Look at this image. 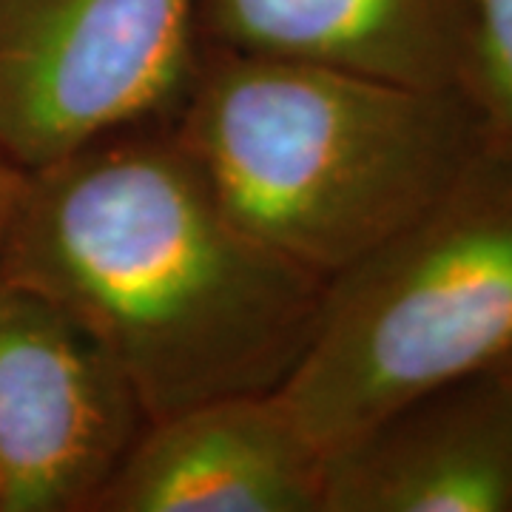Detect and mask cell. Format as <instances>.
Here are the masks:
<instances>
[{"mask_svg":"<svg viewBox=\"0 0 512 512\" xmlns=\"http://www.w3.org/2000/svg\"><path fill=\"white\" fill-rule=\"evenodd\" d=\"M0 276L94 333L148 421L279 390L328 288L225 211L171 126L134 128L23 174Z\"/></svg>","mask_w":512,"mask_h":512,"instance_id":"1","label":"cell"},{"mask_svg":"<svg viewBox=\"0 0 512 512\" xmlns=\"http://www.w3.org/2000/svg\"><path fill=\"white\" fill-rule=\"evenodd\" d=\"M171 128L251 237L328 282L424 214L484 148L458 89L217 49Z\"/></svg>","mask_w":512,"mask_h":512,"instance_id":"2","label":"cell"},{"mask_svg":"<svg viewBox=\"0 0 512 512\" xmlns=\"http://www.w3.org/2000/svg\"><path fill=\"white\" fill-rule=\"evenodd\" d=\"M512 367V157L481 148L439 200L325 288L276 390L322 456L433 387Z\"/></svg>","mask_w":512,"mask_h":512,"instance_id":"3","label":"cell"},{"mask_svg":"<svg viewBox=\"0 0 512 512\" xmlns=\"http://www.w3.org/2000/svg\"><path fill=\"white\" fill-rule=\"evenodd\" d=\"M202 55L197 0H0V157L29 174L171 126Z\"/></svg>","mask_w":512,"mask_h":512,"instance_id":"4","label":"cell"},{"mask_svg":"<svg viewBox=\"0 0 512 512\" xmlns=\"http://www.w3.org/2000/svg\"><path fill=\"white\" fill-rule=\"evenodd\" d=\"M146 424L94 333L0 276V512H92Z\"/></svg>","mask_w":512,"mask_h":512,"instance_id":"5","label":"cell"},{"mask_svg":"<svg viewBox=\"0 0 512 512\" xmlns=\"http://www.w3.org/2000/svg\"><path fill=\"white\" fill-rule=\"evenodd\" d=\"M92 512H325V456L274 393L148 421Z\"/></svg>","mask_w":512,"mask_h":512,"instance_id":"6","label":"cell"},{"mask_svg":"<svg viewBox=\"0 0 512 512\" xmlns=\"http://www.w3.org/2000/svg\"><path fill=\"white\" fill-rule=\"evenodd\" d=\"M325 512H512V367L419 393L325 453Z\"/></svg>","mask_w":512,"mask_h":512,"instance_id":"7","label":"cell"},{"mask_svg":"<svg viewBox=\"0 0 512 512\" xmlns=\"http://www.w3.org/2000/svg\"><path fill=\"white\" fill-rule=\"evenodd\" d=\"M197 26L217 52L458 89L470 0H197Z\"/></svg>","mask_w":512,"mask_h":512,"instance_id":"8","label":"cell"},{"mask_svg":"<svg viewBox=\"0 0 512 512\" xmlns=\"http://www.w3.org/2000/svg\"><path fill=\"white\" fill-rule=\"evenodd\" d=\"M461 94L484 146L512 157V0H470V37Z\"/></svg>","mask_w":512,"mask_h":512,"instance_id":"9","label":"cell"},{"mask_svg":"<svg viewBox=\"0 0 512 512\" xmlns=\"http://www.w3.org/2000/svg\"><path fill=\"white\" fill-rule=\"evenodd\" d=\"M20 180H23V171L0 157V245H3V234H6V225H9L12 208H15Z\"/></svg>","mask_w":512,"mask_h":512,"instance_id":"10","label":"cell"}]
</instances>
